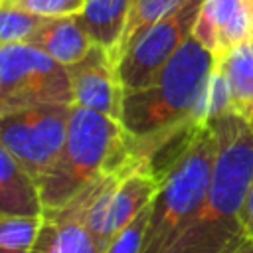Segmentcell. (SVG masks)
I'll return each mask as SVG.
<instances>
[{
  "instance_id": "8fae6325",
  "label": "cell",
  "mask_w": 253,
  "mask_h": 253,
  "mask_svg": "<svg viewBox=\"0 0 253 253\" xmlns=\"http://www.w3.org/2000/svg\"><path fill=\"white\" fill-rule=\"evenodd\" d=\"M43 204L38 182L0 142V215H40Z\"/></svg>"
},
{
  "instance_id": "cb8c5ba5",
  "label": "cell",
  "mask_w": 253,
  "mask_h": 253,
  "mask_svg": "<svg viewBox=\"0 0 253 253\" xmlns=\"http://www.w3.org/2000/svg\"><path fill=\"white\" fill-rule=\"evenodd\" d=\"M241 117H243V119L247 121V125H249L251 128H253V103H251V105H249V107L245 109V113H243Z\"/></svg>"
},
{
  "instance_id": "30bf717a",
  "label": "cell",
  "mask_w": 253,
  "mask_h": 253,
  "mask_svg": "<svg viewBox=\"0 0 253 253\" xmlns=\"http://www.w3.org/2000/svg\"><path fill=\"white\" fill-rule=\"evenodd\" d=\"M28 43L45 51L63 67L77 63L93 45L89 34L85 32L77 16L45 18L42 28L32 36Z\"/></svg>"
},
{
  "instance_id": "5bb4252c",
  "label": "cell",
  "mask_w": 253,
  "mask_h": 253,
  "mask_svg": "<svg viewBox=\"0 0 253 253\" xmlns=\"http://www.w3.org/2000/svg\"><path fill=\"white\" fill-rule=\"evenodd\" d=\"M184 2L186 0H130V8L126 14V24H125L123 36L119 40L117 49L113 51V59L117 61V65H119L121 55L128 47V43L138 34H142L146 28L154 26L162 18L176 12Z\"/></svg>"
},
{
  "instance_id": "603a6c76",
  "label": "cell",
  "mask_w": 253,
  "mask_h": 253,
  "mask_svg": "<svg viewBox=\"0 0 253 253\" xmlns=\"http://www.w3.org/2000/svg\"><path fill=\"white\" fill-rule=\"evenodd\" d=\"M229 253H253V239H243L235 249H231Z\"/></svg>"
},
{
  "instance_id": "d6986e66",
  "label": "cell",
  "mask_w": 253,
  "mask_h": 253,
  "mask_svg": "<svg viewBox=\"0 0 253 253\" xmlns=\"http://www.w3.org/2000/svg\"><path fill=\"white\" fill-rule=\"evenodd\" d=\"M251 36H253V12L243 2V6L235 12V16L229 20V24L223 28L219 36V47H217L215 59H223L225 53H229L235 45L249 40Z\"/></svg>"
},
{
  "instance_id": "ba28073f",
  "label": "cell",
  "mask_w": 253,
  "mask_h": 253,
  "mask_svg": "<svg viewBox=\"0 0 253 253\" xmlns=\"http://www.w3.org/2000/svg\"><path fill=\"white\" fill-rule=\"evenodd\" d=\"M67 73L75 105L121 121L125 89L109 49L93 43L77 63L67 67Z\"/></svg>"
},
{
  "instance_id": "6da1fadb",
  "label": "cell",
  "mask_w": 253,
  "mask_h": 253,
  "mask_svg": "<svg viewBox=\"0 0 253 253\" xmlns=\"http://www.w3.org/2000/svg\"><path fill=\"white\" fill-rule=\"evenodd\" d=\"M217 156L206 200L166 253H229L245 237L241 208L253 180V128L231 111L210 121Z\"/></svg>"
},
{
  "instance_id": "7402d4cb",
  "label": "cell",
  "mask_w": 253,
  "mask_h": 253,
  "mask_svg": "<svg viewBox=\"0 0 253 253\" xmlns=\"http://www.w3.org/2000/svg\"><path fill=\"white\" fill-rule=\"evenodd\" d=\"M241 227H243L245 237L253 239V180L249 184V190H247V196L241 208Z\"/></svg>"
},
{
  "instance_id": "52a82bcc",
  "label": "cell",
  "mask_w": 253,
  "mask_h": 253,
  "mask_svg": "<svg viewBox=\"0 0 253 253\" xmlns=\"http://www.w3.org/2000/svg\"><path fill=\"white\" fill-rule=\"evenodd\" d=\"M204 0H186L176 12L138 34L119 59V77L125 93L148 85L168 59L194 34Z\"/></svg>"
},
{
  "instance_id": "e0dca14e",
  "label": "cell",
  "mask_w": 253,
  "mask_h": 253,
  "mask_svg": "<svg viewBox=\"0 0 253 253\" xmlns=\"http://www.w3.org/2000/svg\"><path fill=\"white\" fill-rule=\"evenodd\" d=\"M42 227L40 215H0V253H30Z\"/></svg>"
},
{
  "instance_id": "2e32d148",
  "label": "cell",
  "mask_w": 253,
  "mask_h": 253,
  "mask_svg": "<svg viewBox=\"0 0 253 253\" xmlns=\"http://www.w3.org/2000/svg\"><path fill=\"white\" fill-rule=\"evenodd\" d=\"M233 111V99H231V91L225 79V73L219 65V61H215V67L211 69L208 83L198 99V105L194 109V119L198 123H208L211 119H217L221 115H227Z\"/></svg>"
},
{
  "instance_id": "4fadbf2b",
  "label": "cell",
  "mask_w": 253,
  "mask_h": 253,
  "mask_svg": "<svg viewBox=\"0 0 253 253\" xmlns=\"http://www.w3.org/2000/svg\"><path fill=\"white\" fill-rule=\"evenodd\" d=\"M233 99V111L243 115L253 103V36L235 45L223 59H217Z\"/></svg>"
},
{
  "instance_id": "ac0fdd59",
  "label": "cell",
  "mask_w": 253,
  "mask_h": 253,
  "mask_svg": "<svg viewBox=\"0 0 253 253\" xmlns=\"http://www.w3.org/2000/svg\"><path fill=\"white\" fill-rule=\"evenodd\" d=\"M45 18L32 14L16 4H0V45L6 43H28L32 36L42 28Z\"/></svg>"
},
{
  "instance_id": "44dd1931",
  "label": "cell",
  "mask_w": 253,
  "mask_h": 253,
  "mask_svg": "<svg viewBox=\"0 0 253 253\" xmlns=\"http://www.w3.org/2000/svg\"><path fill=\"white\" fill-rule=\"evenodd\" d=\"M4 2L16 4L42 18L77 16L85 6V0H4Z\"/></svg>"
},
{
  "instance_id": "5b68a950",
  "label": "cell",
  "mask_w": 253,
  "mask_h": 253,
  "mask_svg": "<svg viewBox=\"0 0 253 253\" xmlns=\"http://www.w3.org/2000/svg\"><path fill=\"white\" fill-rule=\"evenodd\" d=\"M71 103L67 67L32 43L0 45V115Z\"/></svg>"
},
{
  "instance_id": "9a60e30c",
  "label": "cell",
  "mask_w": 253,
  "mask_h": 253,
  "mask_svg": "<svg viewBox=\"0 0 253 253\" xmlns=\"http://www.w3.org/2000/svg\"><path fill=\"white\" fill-rule=\"evenodd\" d=\"M241 6L243 0H204L192 36L215 55L223 28L229 24V20Z\"/></svg>"
},
{
  "instance_id": "8992f818",
  "label": "cell",
  "mask_w": 253,
  "mask_h": 253,
  "mask_svg": "<svg viewBox=\"0 0 253 253\" xmlns=\"http://www.w3.org/2000/svg\"><path fill=\"white\" fill-rule=\"evenodd\" d=\"M71 105H42L0 115L2 146L36 182L53 168L63 150Z\"/></svg>"
},
{
  "instance_id": "ffe728a7",
  "label": "cell",
  "mask_w": 253,
  "mask_h": 253,
  "mask_svg": "<svg viewBox=\"0 0 253 253\" xmlns=\"http://www.w3.org/2000/svg\"><path fill=\"white\" fill-rule=\"evenodd\" d=\"M150 204L105 247L103 253H140L146 223H148V215H150Z\"/></svg>"
},
{
  "instance_id": "277c9868",
  "label": "cell",
  "mask_w": 253,
  "mask_h": 253,
  "mask_svg": "<svg viewBox=\"0 0 253 253\" xmlns=\"http://www.w3.org/2000/svg\"><path fill=\"white\" fill-rule=\"evenodd\" d=\"M217 156V136L211 123H204L184 152L162 174L150 204V215L140 253H166L200 211Z\"/></svg>"
},
{
  "instance_id": "d4e9b609",
  "label": "cell",
  "mask_w": 253,
  "mask_h": 253,
  "mask_svg": "<svg viewBox=\"0 0 253 253\" xmlns=\"http://www.w3.org/2000/svg\"><path fill=\"white\" fill-rule=\"evenodd\" d=\"M243 2H245V4L251 8V12H253V0H243Z\"/></svg>"
},
{
  "instance_id": "3957f363",
  "label": "cell",
  "mask_w": 253,
  "mask_h": 253,
  "mask_svg": "<svg viewBox=\"0 0 253 253\" xmlns=\"http://www.w3.org/2000/svg\"><path fill=\"white\" fill-rule=\"evenodd\" d=\"M130 160L128 134L121 121L73 103L63 150L38 182L43 210L67 204L91 182Z\"/></svg>"
},
{
  "instance_id": "7a4b0ae2",
  "label": "cell",
  "mask_w": 253,
  "mask_h": 253,
  "mask_svg": "<svg viewBox=\"0 0 253 253\" xmlns=\"http://www.w3.org/2000/svg\"><path fill=\"white\" fill-rule=\"evenodd\" d=\"M215 61V55L190 36L148 85L125 93L121 125L126 134L140 140L192 119Z\"/></svg>"
},
{
  "instance_id": "9c48e42d",
  "label": "cell",
  "mask_w": 253,
  "mask_h": 253,
  "mask_svg": "<svg viewBox=\"0 0 253 253\" xmlns=\"http://www.w3.org/2000/svg\"><path fill=\"white\" fill-rule=\"evenodd\" d=\"M91 184L67 204L43 210L42 227L30 253H101L87 225Z\"/></svg>"
},
{
  "instance_id": "7c38bea8",
  "label": "cell",
  "mask_w": 253,
  "mask_h": 253,
  "mask_svg": "<svg viewBox=\"0 0 253 253\" xmlns=\"http://www.w3.org/2000/svg\"><path fill=\"white\" fill-rule=\"evenodd\" d=\"M130 0H85L83 10L77 14L85 32L95 45L113 51L123 36Z\"/></svg>"
},
{
  "instance_id": "484cf974",
  "label": "cell",
  "mask_w": 253,
  "mask_h": 253,
  "mask_svg": "<svg viewBox=\"0 0 253 253\" xmlns=\"http://www.w3.org/2000/svg\"><path fill=\"white\" fill-rule=\"evenodd\" d=\"M2 2H4V0H0V4H2Z\"/></svg>"
}]
</instances>
